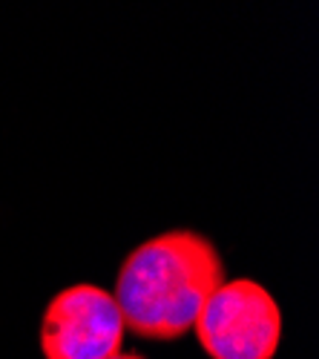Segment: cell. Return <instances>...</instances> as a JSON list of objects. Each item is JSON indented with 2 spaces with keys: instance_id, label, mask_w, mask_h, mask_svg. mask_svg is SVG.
Segmentation results:
<instances>
[{
  "instance_id": "cell-1",
  "label": "cell",
  "mask_w": 319,
  "mask_h": 359,
  "mask_svg": "<svg viewBox=\"0 0 319 359\" xmlns=\"http://www.w3.org/2000/svg\"><path fill=\"white\" fill-rule=\"evenodd\" d=\"M224 282L219 248L196 230H167L141 242L115 276L124 327L150 342H172L193 325Z\"/></svg>"
},
{
  "instance_id": "cell-2",
  "label": "cell",
  "mask_w": 319,
  "mask_h": 359,
  "mask_svg": "<svg viewBox=\"0 0 319 359\" xmlns=\"http://www.w3.org/2000/svg\"><path fill=\"white\" fill-rule=\"evenodd\" d=\"M193 334L210 359H273L282 345V311L265 285L224 279L201 308Z\"/></svg>"
},
{
  "instance_id": "cell-3",
  "label": "cell",
  "mask_w": 319,
  "mask_h": 359,
  "mask_svg": "<svg viewBox=\"0 0 319 359\" xmlns=\"http://www.w3.org/2000/svg\"><path fill=\"white\" fill-rule=\"evenodd\" d=\"M124 319L115 296L78 282L49 299L41 319L43 359H109L121 353Z\"/></svg>"
},
{
  "instance_id": "cell-4",
  "label": "cell",
  "mask_w": 319,
  "mask_h": 359,
  "mask_svg": "<svg viewBox=\"0 0 319 359\" xmlns=\"http://www.w3.org/2000/svg\"><path fill=\"white\" fill-rule=\"evenodd\" d=\"M109 359H144L141 353H115V356H109Z\"/></svg>"
}]
</instances>
